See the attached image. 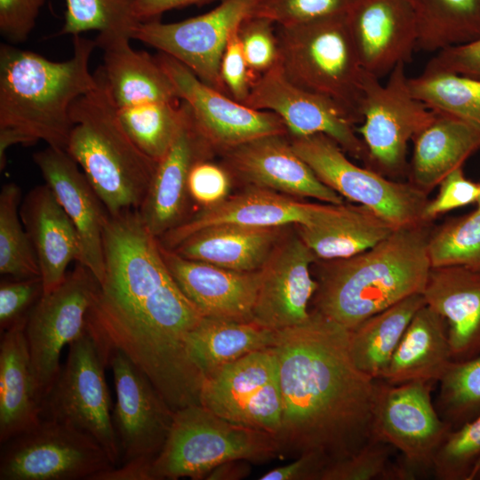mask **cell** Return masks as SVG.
Here are the masks:
<instances>
[{
	"mask_svg": "<svg viewBox=\"0 0 480 480\" xmlns=\"http://www.w3.org/2000/svg\"><path fill=\"white\" fill-rule=\"evenodd\" d=\"M348 333L315 310L304 322L275 332L283 401L276 436L280 457L316 452L332 464L372 437L377 380L353 363Z\"/></svg>",
	"mask_w": 480,
	"mask_h": 480,
	"instance_id": "1",
	"label": "cell"
},
{
	"mask_svg": "<svg viewBox=\"0 0 480 480\" xmlns=\"http://www.w3.org/2000/svg\"><path fill=\"white\" fill-rule=\"evenodd\" d=\"M95 40L73 36V54L53 61L10 44L0 47V170L15 145L43 140L66 150L73 128L70 108L98 81L89 70Z\"/></svg>",
	"mask_w": 480,
	"mask_h": 480,
	"instance_id": "2",
	"label": "cell"
},
{
	"mask_svg": "<svg viewBox=\"0 0 480 480\" xmlns=\"http://www.w3.org/2000/svg\"><path fill=\"white\" fill-rule=\"evenodd\" d=\"M426 224L396 228L373 247L317 268L314 309L348 331L413 294H422L431 264Z\"/></svg>",
	"mask_w": 480,
	"mask_h": 480,
	"instance_id": "3",
	"label": "cell"
},
{
	"mask_svg": "<svg viewBox=\"0 0 480 480\" xmlns=\"http://www.w3.org/2000/svg\"><path fill=\"white\" fill-rule=\"evenodd\" d=\"M98 85L70 108L73 128L66 151L100 198L109 215L139 210L157 162L143 153L124 129L100 68Z\"/></svg>",
	"mask_w": 480,
	"mask_h": 480,
	"instance_id": "4",
	"label": "cell"
},
{
	"mask_svg": "<svg viewBox=\"0 0 480 480\" xmlns=\"http://www.w3.org/2000/svg\"><path fill=\"white\" fill-rule=\"evenodd\" d=\"M277 65L292 84L326 97L361 123L364 70L346 15L277 26Z\"/></svg>",
	"mask_w": 480,
	"mask_h": 480,
	"instance_id": "5",
	"label": "cell"
},
{
	"mask_svg": "<svg viewBox=\"0 0 480 480\" xmlns=\"http://www.w3.org/2000/svg\"><path fill=\"white\" fill-rule=\"evenodd\" d=\"M280 457L270 433L227 420L202 404L174 412L160 452L153 460V480L205 479L217 466L235 460L265 463Z\"/></svg>",
	"mask_w": 480,
	"mask_h": 480,
	"instance_id": "6",
	"label": "cell"
},
{
	"mask_svg": "<svg viewBox=\"0 0 480 480\" xmlns=\"http://www.w3.org/2000/svg\"><path fill=\"white\" fill-rule=\"evenodd\" d=\"M287 136L316 177L342 197L368 207L396 228L426 223L422 214L428 200L413 183L393 181L355 164L324 134Z\"/></svg>",
	"mask_w": 480,
	"mask_h": 480,
	"instance_id": "7",
	"label": "cell"
},
{
	"mask_svg": "<svg viewBox=\"0 0 480 480\" xmlns=\"http://www.w3.org/2000/svg\"><path fill=\"white\" fill-rule=\"evenodd\" d=\"M66 363L42 402V419L68 423L96 440L114 467L122 452L114 428L106 364L88 332L68 345Z\"/></svg>",
	"mask_w": 480,
	"mask_h": 480,
	"instance_id": "8",
	"label": "cell"
},
{
	"mask_svg": "<svg viewBox=\"0 0 480 480\" xmlns=\"http://www.w3.org/2000/svg\"><path fill=\"white\" fill-rule=\"evenodd\" d=\"M1 445L0 480H93L114 467L92 436L52 419Z\"/></svg>",
	"mask_w": 480,
	"mask_h": 480,
	"instance_id": "9",
	"label": "cell"
},
{
	"mask_svg": "<svg viewBox=\"0 0 480 480\" xmlns=\"http://www.w3.org/2000/svg\"><path fill=\"white\" fill-rule=\"evenodd\" d=\"M404 63L398 64L385 84L365 71L357 129L367 151V162L387 173L406 167L408 142L435 118L436 111L411 92Z\"/></svg>",
	"mask_w": 480,
	"mask_h": 480,
	"instance_id": "10",
	"label": "cell"
},
{
	"mask_svg": "<svg viewBox=\"0 0 480 480\" xmlns=\"http://www.w3.org/2000/svg\"><path fill=\"white\" fill-rule=\"evenodd\" d=\"M432 382L390 384L377 380L372 437L397 450L412 479L430 472L435 454L452 428L432 402Z\"/></svg>",
	"mask_w": 480,
	"mask_h": 480,
	"instance_id": "11",
	"label": "cell"
},
{
	"mask_svg": "<svg viewBox=\"0 0 480 480\" xmlns=\"http://www.w3.org/2000/svg\"><path fill=\"white\" fill-rule=\"evenodd\" d=\"M99 282L77 263L64 281L44 293L30 310L25 333L42 402L55 383L62 349L86 331V318Z\"/></svg>",
	"mask_w": 480,
	"mask_h": 480,
	"instance_id": "12",
	"label": "cell"
},
{
	"mask_svg": "<svg viewBox=\"0 0 480 480\" xmlns=\"http://www.w3.org/2000/svg\"><path fill=\"white\" fill-rule=\"evenodd\" d=\"M200 404L227 420L276 436L283 401L273 348L252 352L205 376Z\"/></svg>",
	"mask_w": 480,
	"mask_h": 480,
	"instance_id": "13",
	"label": "cell"
},
{
	"mask_svg": "<svg viewBox=\"0 0 480 480\" xmlns=\"http://www.w3.org/2000/svg\"><path fill=\"white\" fill-rule=\"evenodd\" d=\"M257 1L221 0L210 12L181 21L140 22L132 39L174 58L201 81L228 95L220 76L222 55L228 38L243 20L252 13Z\"/></svg>",
	"mask_w": 480,
	"mask_h": 480,
	"instance_id": "14",
	"label": "cell"
},
{
	"mask_svg": "<svg viewBox=\"0 0 480 480\" xmlns=\"http://www.w3.org/2000/svg\"><path fill=\"white\" fill-rule=\"evenodd\" d=\"M159 64L172 82L177 95L190 108L206 140L217 153L252 140L287 134L284 121L275 113L258 110L201 81L174 58L159 52Z\"/></svg>",
	"mask_w": 480,
	"mask_h": 480,
	"instance_id": "15",
	"label": "cell"
},
{
	"mask_svg": "<svg viewBox=\"0 0 480 480\" xmlns=\"http://www.w3.org/2000/svg\"><path fill=\"white\" fill-rule=\"evenodd\" d=\"M243 104L276 114L288 135L322 133L353 156L367 160L366 148L350 116L333 100L292 84L278 65L257 78Z\"/></svg>",
	"mask_w": 480,
	"mask_h": 480,
	"instance_id": "16",
	"label": "cell"
},
{
	"mask_svg": "<svg viewBox=\"0 0 480 480\" xmlns=\"http://www.w3.org/2000/svg\"><path fill=\"white\" fill-rule=\"evenodd\" d=\"M107 366L113 372L116 404L112 420L122 461L154 460L168 436L174 411L148 376L124 353H112Z\"/></svg>",
	"mask_w": 480,
	"mask_h": 480,
	"instance_id": "17",
	"label": "cell"
},
{
	"mask_svg": "<svg viewBox=\"0 0 480 480\" xmlns=\"http://www.w3.org/2000/svg\"><path fill=\"white\" fill-rule=\"evenodd\" d=\"M316 256L298 235L284 236L260 269L252 322L279 331L304 322L317 281L310 273Z\"/></svg>",
	"mask_w": 480,
	"mask_h": 480,
	"instance_id": "18",
	"label": "cell"
},
{
	"mask_svg": "<svg viewBox=\"0 0 480 480\" xmlns=\"http://www.w3.org/2000/svg\"><path fill=\"white\" fill-rule=\"evenodd\" d=\"M178 133L157 165L138 212L146 228L160 238L187 219L188 180L192 166L217 153L201 132L189 106L183 100Z\"/></svg>",
	"mask_w": 480,
	"mask_h": 480,
	"instance_id": "19",
	"label": "cell"
},
{
	"mask_svg": "<svg viewBox=\"0 0 480 480\" xmlns=\"http://www.w3.org/2000/svg\"><path fill=\"white\" fill-rule=\"evenodd\" d=\"M232 176L248 184L287 196L313 197L326 204H344L293 150L287 134L260 137L221 154Z\"/></svg>",
	"mask_w": 480,
	"mask_h": 480,
	"instance_id": "20",
	"label": "cell"
},
{
	"mask_svg": "<svg viewBox=\"0 0 480 480\" xmlns=\"http://www.w3.org/2000/svg\"><path fill=\"white\" fill-rule=\"evenodd\" d=\"M347 21L364 71L380 79L412 60L418 26L408 0H358Z\"/></svg>",
	"mask_w": 480,
	"mask_h": 480,
	"instance_id": "21",
	"label": "cell"
},
{
	"mask_svg": "<svg viewBox=\"0 0 480 480\" xmlns=\"http://www.w3.org/2000/svg\"><path fill=\"white\" fill-rule=\"evenodd\" d=\"M33 159L44 180L73 222L81 255L99 284L105 274L103 231L108 212L77 163L66 150L52 147L37 151Z\"/></svg>",
	"mask_w": 480,
	"mask_h": 480,
	"instance_id": "22",
	"label": "cell"
},
{
	"mask_svg": "<svg viewBox=\"0 0 480 480\" xmlns=\"http://www.w3.org/2000/svg\"><path fill=\"white\" fill-rule=\"evenodd\" d=\"M326 204L305 203L276 191L248 186L244 191L228 196L216 205L203 208L158 239L172 250L189 236L216 225L310 226L321 218Z\"/></svg>",
	"mask_w": 480,
	"mask_h": 480,
	"instance_id": "23",
	"label": "cell"
},
{
	"mask_svg": "<svg viewBox=\"0 0 480 480\" xmlns=\"http://www.w3.org/2000/svg\"><path fill=\"white\" fill-rule=\"evenodd\" d=\"M160 251L175 283L204 316L252 321L260 270L235 271L188 260L161 243Z\"/></svg>",
	"mask_w": 480,
	"mask_h": 480,
	"instance_id": "24",
	"label": "cell"
},
{
	"mask_svg": "<svg viewBox=\"0 0 480 480\" xmlns=\"http://www.w3.org/2000/svg\"><path fill=\"white\" fill-rule=\"evenodd\" d=\"M20 214L36 252L44 293L50 292L64 281L69 263L79 261L77 232L47 184L27 193Z\"/></svg>",
	"mask_w": 480,
	"mask_h": 480,
	"instance_id": "25",
	"label": "cell"
},
{
	"mask_svg": "<svg viewBox=\"0 0 480 480\" xmlns=\"http://www.w3.org/2000/svg\"><path fill=\"white\" fill-rule=\"evenodd\" d=\"M422 296L445 321L452 361L480 355V271L431 268Z\"/></svg>",
	"mask_w": 480,
	"mask_h": 480,
	"instance_id": "26",
	"label": "cell"
},
{
	"mask_svg": "<svg viewBox=\"0 0 480 480\" xmlns=\"http://www.w3.org/2000/svg\"><path fill=\"white\" fill-rule=\"evenodd\" d=\"M27 318L1 332V444L35 427L42 420V399L25 333Z\"/></svg>",
	"mask_w": 480,
	"mask_h": 480,
	"instance_id": "27",
	"label": "cell"
},
{
	"mask_svg": "<svg viewBox=\"0 0 480 480\" xmlns=\"http://www.w3.org/2000/svg\"><path fill=\"white\" fill-rule=\"evenodd\" d=\"M284 228L216 225L189 236L172 250L188 260L235 271L253 272L266 262L284 236Z\"/></svg>",
	"mask_w": 480,
	"mask_h": 480,
	"instance_id": "28",
	"label": "cell"
},
{
	"mask_svg": "<svg viewBox=\"0 0 480 480\" xmlns=\"http://www.w3.org/2000/svg\"><path fill=\"white\" fill-rule=\"evenodd\" d=\"M388 221L368 207L327 204L321 218L296 231L317 259H344L364 252L394 230Z\"/></svg>",
	"mask_w": 480,
	"mask_h": 480,
	"instance_id": "29",
	"label": "cell"
},
{
	"mask_svg": "<svg viewBox=\"0 0 480 480\" xmlns=\"http://www.w3.org/2000/svg\"><path fill=\"white\" fill-rule=\"evenodd\" d=\"M452 362L445 321L424 304L414 314L379 380L395 385L438 382Z\"/></svg>",
	"mask_w": 480,
	"mask_h": 480,
	"instance_id": "30",
	"label": "cell"
},
{
	"mask_svg": "<svg viewBox=\"0 0 480 480\" xmlns=\"http://www.w3.org/2000/svg\"><path fill=\"white\" fill-rule=\"evenodd\" d=\"M130 39L105 44L100 67L108 92L117 108L147 102H180L172 82L156 57L135 51Z\"/></svg>",
	"mask_w": 480,
	"mask_h": 480,
	"instance_id": "31",
	"label": "cell"
},
{
	"mask_svg": "<svg viewBox=\"0 0 480 480\" xmlns=\"http://www.w3.org/2000/svg\"><path fill=\"white\" fill-rule=\"evenodd\" d=\"M414 139L411 174L413 184L428 191L480 149V134L464 122L436 112Z\"/></svg>",
	"mask_w": 480,
	"mask_h": 480,
	"instance_id": "32",
	"label": "cell"
},
{
	"mask_svg": "<svg viewBox=\"0 0 480 480\" xmlns=\"http://www.w3.org/2000/svg\"><path fill=\"white\" fill-rule=\"evenodd\" d=\"M275 332L252 321L204 316L188 334V353L204 378L252 352L272 347Z\"/></svg>",
	"mask_w": 480,
	"mask_h": 480,
	"instance_id": "33",
	"label": "cell"
},
{
	"mask_svg": "<svg viewBox=\"0 0 480 480\" xmlns=\"http://www.w3.org/2000/svg\"><path fill=\"white\" fill-rule=\"evenodd\" d=\"M425 303L413 294L365 319L348 333V349L355 365L380 379L412 318Z\"/></svg>",
	"mask_w": 480,
	"mask_h": 480,
	"instance_id": "34",
	"label": "cell"
},
{
	"mask_svg": "<svg viewBox=\"0 0 480 480\" xmlns=\"http://www.w3.org/2000/svg\"><path fill=\"white\" fill-rule=\"evenodd\" d=\"M408 2L417 20V49L437 52L480 37V0Z\"/></svg>",
	"mask_w": 480,
	"mask_h": 480,
	"instance_id": "35",
	"label": "cell"
},
{
	"mask_svg": "<svg viewBox=\"0 0 480 480\" xmlns=\"http://www.w3.org/2000/svg\"><path fill=\"white\" fill-rule=\"evenodd\" d=\"M408 82L412 94L430 109L453 116L480 134V78L425 68Z\"/></svg>",
	"mask_w": 480,
	"mask_h": 480,
	"instance_id": "36",
	"label": "cell"
},
{
	"mask_svg": "<svg viewBox=\"0 0 480 480\" xmlns=\"http://www.w3.org/2000/svg\"><path fill=\"white\" fill-rule=\"evenodd\" d=\"M135 0H66L61 35L76 36L96 30L97 47L109 42L132 39L139 22L133 12Z\"/></svg>",
	"mask_w": 480,
	"mask_h": 480,
	"instance_id": "37",
	"label": "cell"
},
{
	"mask_svg": "<svg viewBox=\"0 0 480 480\" xmlns=\"http://www.w3.org/2000/svg\"><path fill=\"white\" fill-rule=\"evenodd\" d=\"M118 118L136 146L158 162L174 140L182 120L180 102H147L116 108Z\"/></svg>",
	"mask_w": 480,
	"mask_h": 480,
	"instance_id": "38",
	"label": "cell"
},
{
	"mask_svg": "<svg viewBox=\"0 0 480 480\" xmlns=\"http://www.w3.org/2000/svg\"><path fill=\"white\" fill-rule=\"evenodd\" d=\"M21 190L9 182L0 192V273L13 278L41 276L38 261L22 223Z\"/></svg>",
	"mask_w": 480,
	"mask_h": 480,
	"instance_id": "39",
	"label": "cell"
},
{
	"mask_svg": "<svg viewBox=\"0 0 480 480\" xmlns=\"http://www.w3.org/2000/svg\"><path fill=\"white\" fill-rule=\"evenodd\" d=\"M438 382L435 406L452 429L480 416V355L452 361Z\"/></svg>",
	"mask_w": 480,
	"mask_h": 480,
	"instance_id": "40",
	"label": "cell"
},
{
	"mask_svg": "<svg viewBox=\"0 0 480 480\" xmlns=\"http://www.w3.org/2000/svg\"><path fill=\"white\" fill-rule=\"evenodd\" d=\"M428 252L431 268L463 267L480 271V209L431 233Z\"/></svg>",
	"mask_w": 480,
	"mask_h": 480,
	"instance_id": "41",
	"label": "cell"
},
{
	"mask_svg": "<svg viewBox=\"0 0 480 480\" xmlns=\"http://www.w3.org/2000/svg\"><path fill=\"white\" fill-rule=\"evenodd\" d=\"M480 465V416L452 429L438 447L432 466L437 480H471Z\"/></svg>",
	"mask_w": 480,
	"mask_h": 480,
	"instance_id": "42",
	"label": "cell"
},
{
	"mask_svg": "<svg viewBox=\"0 0 480 480\" xmlns=\"http://www.w3.org/2000/svg\"><path fill=\"white\" fill-rule=\"evenodd\" d=\"M394 450L371 437L355 454L326 467L320 480H403L398 460H391Z\"/></svg>",
	"mask_w": 480,
	"mask_h": 480,
	"instance_id": "43",
	"label": "cell"
},
{
	"mask_svg": "<svg viewBox=\"0 0 480 480\" xmlns=\"http://www.w3.org/2000/svg\"><path fill=\"white\" fill-rule=\"evenodd\" d=\"M358 0H258L252 14L277 26H292L346 15Z\"/></svg>",
	"mask_w": 480,
	"mask_h": 480,
	"instance_id": "44",
	"label": "cell"
},
{
	"mask_svg": "<svg viewBox=\"0 0 480 480\" xmlns=\"http://www.w3.org/2000/svg\"><path fill=\"white\" fill-rule=\"evenodd\" d=\"M276 24L269 19L250 14L240 23L237 36L251 69L258 76L278 63Z\"/></svg>",
	"mask_w": 480,
	"mask_h": 480,
	"instance_id": "45",
	"label": "cell"
},
{
	"mask_svg": "<svg viewBox=\"0 0 480 480\" xmlns=\"http://www.w3.org/2000/svg\"><path fill=\"white\" fill-rule=\"evenodd\" d=\"M44 294L41 276L4 279L0 284V329L7 330L27 317Z\"/></svg>",
	"mask_w": 480,
	"mask_h": 480,
	"instance_id": "46",
	"label": "cell"
},
{
	"mask_svg": "<svg viewBox=\"0 0 480 480\" xmlns=\"http://www.w3.org/2000/svg\"><path fill=\"white\" fill-rule=\"evenodd\" d=\"M232 174L223 164L211 159L196 163L189 172L188 191L190 199L203 208L216 205L228 196Z\"/></svg>",
	"mask_w": 480,
	"mask_h": 480,
	"instance_id": "47",
	"label": "cell"
},
{
	"mask_svg": "<svg viewBox=\"0 0 480 480\" xmlns=\"http://www.w3.org/2000/svg\"><path fill=\"white\" fill-rule=\"evenodd\" d=\"M479 193L480 183L468 180L462 167L453 170L439 183L436 198L426 204L423 221L427 222L442 213L476 202Z\"/></svg>",
	"mask_w": 480,
	"mask_h": 480,
	"instance_id": "48",
	"label": "cell"
},
{
	"mask_svg": "<svg viewBox=\"0 0 480 480\" xmlns=\"http://www.w3.org/2000/svg\"><path fill=\"white\" fill-rule=\"evenodd\" d=\"M237 28L228 38L223 52L220 76L228 95L235 100L244 103L259 76L246 61L237 36Z\"/></svg>",
	"mask_w": 480,
	"mask_h": 480,
	"instance_id": "49",
	"label": "cell"
},
{
	"mask_svg": "<svg viewBox=\"0 0 480 480\" xmlns=\"http://www.w3.org/2000/svg\"><path fill=\"white\" fill-rule=\"evenodd\" d=\"M45 0H0V33L9 42H25Z\"/></svg>",
	"mask_w": 480,
	"mask_h": 480,
	"instance_id": "50",
	"label": "cell"
},
{
	"mask_svg": "<svg viewBox=\"0 0 480 480\" xmlns=\"http://www.w3.org/2000/svg\"><path fill=\"white\" fill-rule=\"evenodd\" d=\"M425 68L480 78V37L437 52Z\"/></svg>",
	"mask_w": 480,
	"mask_h": 480,
	"instance_id": "51",
	"label": "cell"
},
{
	"mask_svg": "<svg viewBox=\"0 0 480 480\" xmlns=\"http://www.w3.org/2000/svg\"><path fill=\"white\" fill-rule=\"evenodd\" d=\"M329 461L316 452H306L287 465L265 473L260 480H320Z\"/></svg>",
	"mask_w": 480,
	"mask_h": 480,
	"instance_id": "52",
	"label": "cell"
},
{
	"mask_svg": "<svg viewBox=\"0 0 480 480\" xmlns=\"http://www.w3.org/2000/svg\"><path fill=\"white\" fill-rule=\"evenodd\" d=\"M152 462L148 458L133 459L98 474L93 480H153Z\"/></svg>",
	"mask_w": 480,
	"mask_h": 480,
	"instance_id": "53",
	"label": "cell"
},
{
	"mask_svg": "<svg viewBox=\"0 0 480 480\" xmlns=\"http://www.w3.org/2000/svg\"><path fill=\"white\" fill-rule=\"evenodd\" d=\"M212 1L215 0H135L133 12L139 22H145L158 20L164 12L172 9Z\"/></svg>",
	"mask_w": 480,
	"mask_h": 480,
	"instance_id": "54",
	"label": "cell"
},
{
	"mask_svg": "<svg viewBox=\"0 0 480 480\" xmlns=\"http://www.w3.org/2000/svg\"><path fill=\"white\" fill-rule=\"evenodd\" d=\"M250 461L235 460L224 462L213 468L205 477L207 480H239L251 472Z\"/></svg>",
	"mask_w": 480,
	"mask_h": 480,
	"instance_id": "55",
	"label": "cell"
},
{
	"mask_svg": "<svg viewBox=\"0 0 480 480\" xmlns=\"http://www.w3.org/2000/svg\"><path fill=\"white\" fill-rule=\"evenodd\" d=\"M471 480H480V465L477 467L475 473L473 474Z\"/></svg>",
	"mask_w": 480,
	"mask_h": 480,
	"instance_id": "56",
	"label": "cell"
},
{
	"mask_svg": "<svg viewBox=\"0 0 480 480\" xmlns=\"http://www.w3.org/2000/svg\"><path fill=\"white\" fill-rule=\"evenodd\" d=\"M476 203H477V208L480 209V193H479L478 198L476 200Z\"/></svg>",
	"mask_w": 480,
	"mask_h": 480,
	"instance_id": "57",
	"label": "cell"
}]
</instances>
